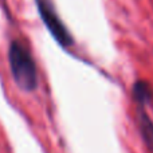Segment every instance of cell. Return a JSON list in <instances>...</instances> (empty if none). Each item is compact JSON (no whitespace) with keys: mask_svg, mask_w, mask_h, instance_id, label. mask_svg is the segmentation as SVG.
<instances>
[{"mask_svg":"<svg viewBox=\"0 0 153 153\" xmlns=\"http://www.w3.org/2000/svg\"><path fill=\"white\" fill-rule=\"evenodd\" d=\"M136 122H137V129L140 132L141 141L146 152L153 153V120L149 117L145 106H137Z\"/></svg>","mask_w":153,"mask_h":153,"instance_id":"cell-3","label":"cell"},{"mask_svg":"<svg viewBox=\"0 0 153 153\" xmlns=\"http://www.w3.org/2000/svg\"><path fill=\"white\" fill-rule=\"evenodd\" d=\"M35 4H36L38 13H39L43 24L48 30L51 36L55 39V42L61 45L63 48L73 47L74 38H73L71 32L67 30L61 16L58 15L53 1L51 0H35Z\"/></svg>","mask_w":153,"mask_h":153,"instance_id":"cell-2","label":"cell"},{"mask_svg":"<svg viewBox=\"0 0 153 153\" xmlns=\"http://www.w3.org/2000/svg\"><path fill=\"white\" fill-rule=\"evenodd\" d=\"M132 98L137 106H149L153 103V87L145 79H137L132 85Z\"/></svg>","mask_w":153,"mask_h":153,"instance_id":"cell-4","label":"cell"},{"mask_svg":"<svg viewBox=\"0 0 153 153\" xmlns=\"http://www.w3.org/2000/svg\"><path fill=\"white\" fill-rule=\"evenodd\" d=\"M8 62L16 86L26 93L38 87V67L30 48L23 42L13 39L8 48Z\"/></svg>","mask_w":153,"mask_h":153,"instance_id":"cell-1","label":"cell"}]
</instances>
